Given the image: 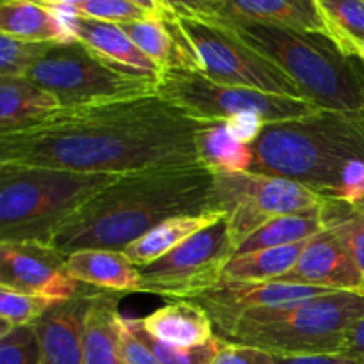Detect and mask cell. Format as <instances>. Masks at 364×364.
Returning a JSON list of instances; mask_svg holds the SVG:
<instances>
[{
  "instance_id": "1",
  "label": "cell",
  "mask_w": 364,
  "mask_h": 364,
  "mask_svg": "<svg viewBox=\"0 0 364 364\" xmlns=\"http://www.w3.org/2000/svg\"><path fill=\"white\" fill-rule=\"evenodd\" d=\"M196 119L156 95L82 109H60L43 123L0 135V166H36L95 174L201 167Z\"/></svg>"
},
{
  "instance_id": "2",
  "label": "cell",
  "mask_w": 364,
  "mask_h": 364,
  "mask_svg": "<svg viewBox=\"0 0 364 364\" xmlns=\"http://www.w3.org/2000/svg\"><path fill=\"white\" fill-rule=\"evenodd\" d=\"M213 174L203 167L123 174L66 220L50 240L64 256L124 251L164 220L212 212Z\"/></svg>"
},
{
  "instance_id": "3",
  "label": "cell",
  "mask_w": 364,
  "mask_h": 364,
  "mask_svg": "<svg viewBox=\"0 0 364 364\" xmlns=\"http://www.w3.org/2000/svg\"><path fill=\"white\" fill-rule=\"evenodd\" d=\"M251 151V173L284 178L348 205L364 198V112L318 110L265 124Z\"/></svg>"
},
{
  "instance_id": "4",
  "label": "cell",
  "mask_w": 364,
  "mask_h": 364,
  "mask_svg": "<svg viewBox=\"0 0 364 364\" xmlns=\"http://www.w3.org/2000/svg\"><path fill=\"white\" fill-rule=\"evenodd\" d=\"M228 27L276 64L320 110L364 112V64L347 55L327 34L262 23Z\"/></svg>"
},
{
  "instance_id": "5",
  "label": "cell",
  "mask_w": 364,
  "mask_h": 364,
  "mask_svg": "<svg viewBox=\"0 0 364 364\" xmlns=\"http://www.w3.org/2000/svg\"><path fill=\"white\" fill-rule=\"evenodd\" d=\"M123 174L0 166V242L48 244L55 231Z\"/></svg>"
},
{
  "instance_id": "6",
  "label": "cell",
  "mask_w": 364,
  "mask_h": 364,
  "mask_svg": "<svg viewBox=\"0 0 364 364\" xmlns=\"http://www.w3.org/2000/svg\"><path fill=\"white\" fill-rule=\"evenodd\" d=\"M363 315L364 294L336 291L245 313L226 340L272 355L338 354L348 329Z\"/></svg>"
},
{
  "instance_id": "7",
  "label": "cell",
  "mask_w": 364,
  "mask_h": 364,
  "mask_svg": "<svg viewBox=\"0 0 364 364\" xmlns=\"http://www.w3.org/2000/svg\"><path fill=\"white\" fill-rule=\"evenodd\" d=\"M27 78L48 91L60 109H82L156 95V82L112 70L78 39L52 46L28 71Z\"/></svg>"
},
{
  "instance_id": "8",
  "label": "cell",
  "mask_w": 364,
  "mask_h": 364,
  "mask_svg": "<svg viewBox=\"0 0 364 364\" xmlns=\"http://www.w3.org/2000/svg\"><path fill=\"white\" fill-rule=\"evenodd\" d=\"M155 92L164 102L188 116L213 123H224L242 114H256L265 124H270L297 119L320 110L306 100L217 84L203 73L187 70L162 71L156 78Z\"/></svg>"
},
{
  "instance_id": "9",
  "label": "cell",
  "mask_w": 364,
  "mask_h": 364,
  "mask_svg": "<svg viewBox=\"0 0 364 364\" xmlns=\"http://www.w3.org/2000/svg\"><path fill=\"white\" fill-rule=\"evenodd\" d=\"M173 11L201 60V73L210 80L231 87L306 100L297 85L276 64L242 41L233 28L174 7Z\"/></svg>"
},
{
  "instance_id": "10",
  "label": "cell",
  "mask_w": 364,
  "mask_h": 364,
  "mask_svg": "<svg viewBox=\"0 0 364 364\" xmlns=\"http://www.w3.org/2000/svg\"><path fill=\"white\" fill-rule=\"evenodd\" d=\"M326 198L304 185L259 173L213 174L210 210L220 213L238 247L277 217L322 208Z\"/></svg>"
},
{
  "instance_id": "11",
  "label": "cell",
  "mask_w": 364,
  "mask_h": 364,
  "mask_svg": "<svg viewBox=\"0 0 364 364\" xmlns=\"http://www.w3.org/2000/svg\"><path fill=\"white\" fill-rule=\"evenodd\" d=\"M237 255L226 219L199 231L176 249L141 267L142 294L160 297L191 299L223 281L228 263Z\"/></svg>"
},
{
  "instance_id": "12",
  "label": "cell",
  "mask_w": 364,
  "mask_h": 364,
  "mask_svg": "<svg viewBox=\"0 0 364 364\" xmlns=\"http://www.w3.org/2000/svg\"><path fill=\"white\" fill-rule=\"evenodd\" d=\"M0 288L59 304L71 301L87 287L68 274L66 256L52 245L0 242Z\"/></svg>"
},
{
  "instance_id": "13",
  "label": "cell",
  "mask_w": 364,
  "mask_h": 364,
  "mask_svg": "<svg viewBox=\"0 0 364 364\" xmlns=\"http://www.w3.org/2000/svg\"><path fill=\"white\" fill-rule=\"evenodd\" d=\"M327 294H336V291L304 287V284L277 283V281H269V283L220 281L213 288L194 295L188 301L198 302L208 313L213 326H215L217 336L226 340L245 313L308 301V299H315Z\"/></svg>"
},
{
  "instance_id": "14",
  "label": "cell",
  "mask_w": 364,
  "mask_h": 364,
  "mask_svg": "<svg viewBox=\"0 0 364 364\" xmlns=\"http://www.w3.org/2000/svg\"><path fill=\"white\" fill-rule=\"evenodd\" d=\"M171 6L226 25H277L327 34L326 20L316 0H196L171 2Z\"/></svg>"
},
{
  "instance_id": "15",
  "label": "cell",
  "mask_w": 364,
  "mask_h": 364,
  "mask_svg": "<svg viewBox=\"0 0 364 364\" xmlns=\"http://www.w3.org/2000/svg\"><path fill=\"white\" fill-rule=\"evenodd\" d=\"M277 283L304 284L345 294H364L361 270L343 244L329 230L308 240L297 265Z\"/></svg>"
},
{
  "instance_id": "16",
  "label": "cell",
  "mask_w": 364,
  "mask_h": 364,
  "mask_svg": "<svg viewBox=\"0 0 364 364\" xmlns=\"http://www.w3.org/2000/svg\"><path fill=\"white\" fill-rule=\"evenodd\" d=\"M77 18L68 0H4L0 4V34L25 41L64 45L77 39Z\"/></svg>"
},
{
  "instance_id": "17",
  "label": "cell",
  "mask_w": 364,
  "mask_h": 364,
  "mask_svg": "<svg viewBox=\"0 0 364 364\" xmlns=\"http://www.w3.org/2000/svg\"><path fill=\"white\" fill-rule=\"evenodd\" d=\"M96 291L87 287L71 301L53 304L32 323L38 334L41 364H82L85 318Z\"/></svg>"
},
{
  "instance_id": "18",
  "label": "cell",
  "mask_w": 364,
  "mask_h": 364,
  "mask_svg": "<svg viewBox=\"0 0 364 364\" xmlns=\"http://www.w3.org/2000/svg\"><path fill=\"white\" fill-rule=\"evenodd\" d=\"M169 4V2H167ZM128 38L162 71L187 70L201 73V60L181 31L178 16L169 4V13L162 18L119 25Z\"/></svg>"
},
{
  "instance_id": "19",
  "label": "cell",
  "mask_w": 364,
  "mask_h": 364,
  "mask_svg": "<svg viewBox=\"0 0 364 364\" xmlns=\"http://www.w3.org/2000/svg\"><path fill=\"white\" fill-rule=\"evenodd\" d=\"M75 36L96 59L112 70L153 82H156L162 73V70L135 46L119 25L78 16L75 21Z\"/></svg>"
},
{
  "instance_id": "20",
  "label": "cell",
  "mask_w": 364,
  "mask_h": 364,
  "mask_svg": "<svg viewBox=\"0 0 364 364\" xmlns=\"http://www.w3.org/2000/svg\"><path fill=\"white\" fill-rule=\"evenodd\" d=\"M66 270L77 283L114 294H142L141 270L123 251L87 249L66 256Z\"/></svg>"
},
{
  "instance_id": "21",
  "label": "cell",
  "mask_w": 364,
  "mask_h": 364,
  "mask_svg": "<svg viewBox=\"0 0 364 364\" xmlns=\"http://www.w3.org/2000/svg\"><path fill=\"white\" fill-rule=\"evenodd\" d=\"M155 340L178 348H194L215 338V326L208 313L194 301L178 299L139 318Z\"/></svg>"
},
{
  "instance_id": "22",
  "label": "cell",
  "mask_w": 364,
  "mask_h": 364,
  "mask_svg": "<svg viewBox=\"0 0 364 364\" xmlns=\"http://www.w3.org/2000/svg\"><path fill=\"white\" fill-rule=\"evenodd\" d=\"M59 110V102L31 78L0 77V135L28 130Z\"/></svg>"
},
{
  "instance_id": "23",
  "label": "cell",
  "mask_w": 364,
  "mask_h": 364,
  "mask_svg": "<svg viewBox=\"0 0 364 364\" xmlns=\"http://www.w3.org/2000/svg\"><path fill=\"white\" fill-rule=\"evenodd\" d=\"M123 294L98 290L91 299L84 329L82 364H127L119 343Z\"/></svg>"
},
{
  "instance_id": "24",
  "label": "cell",
  "mask_w": 364,
  "mask_h": 364,
  "mask_svg": "<svg viewBox=\"0 0 364 364\" xmlns=\"http://www.w3.org/2000/svg\"><path fill=\"white\" fill-rule=\"evenodd\" d=\"M224 219V215L217 212H205L196 213V215H176L171 219L164 220L159 226L153 228L149 233L139 238L132 245L124 249V255L130 258V262L135 267H146L151 265L156 259L164 258L169 255L173 249L183 244L191 237H194L199 231L206 230V228L213 226Z\"/></svg>"
},
{
  "instance_id": "25",
  "label": "cell",
  "mask_w": 364,
  "mask_h": 364,
  "mask_svg": "<svg viewBox=\"0 0 364 364\" xmlns=\"http://www.w3.org/2000/svg\"><path fill=\"white\" fill-rule=\"evenodd\" d=\"M308 240L287 247L265 249L235 256L224 270L223 281L231 283H269L287 276L301 258Z\"/></svg>"
},
{
  "instance_id": "26",
  "label": "cell",
  "mask_w": 364,
  "mask_h": 364,
  "mask_svg": "<svg viewBox=\"0 0 364 364\" xmlns=\"http://www.w3.org/2000/svg\"><path fill=\"white\" fill-rule=\"evenodd\" d=\"M322 208L294 213V215L277 217V219L270 220L265 226L259 228L258 231H255L247 240L242 242L235 256L265 251V249L274 247H287V245L311 240L320 231L326 230L322 220Z\"/></svg>"
},
{
  "instance_id": "27",
  "label": "cell",
  "mask_w": 364,
  "mask_h": 364,
  "mask_svg": "<svg viewBox=\"0 0 364 364\" xmlns=\"http://www.w3.org/2000/svg\"><path fill=\"white\" fill-rule=\"evenodd\" d=\"M198 151L201 167L212 174H237L251 171V146L240 144L228 132L224 123H210L198 135Z\"/></svg>"
},
{
  "instance_id": "28",
  "label": "cell",
  "mask_w": 364,
  "mask_h": 364,
  "mask_svg": "<svg viewBox=\"0 0 364 364\" xmlns=\"http://www.w3.org/2000/svg\"><path fill=\"white\" fill-rule=\"evenodd\" d=\"M77 16L124 25L155 20L169 13V4L156 0H68Z\"/></svg>"
},
{
  "instance_id": "29",
  "label": "cell",
  "mask_w": 364,
  "mask_h": 364,
  "mask_svg": "<svg viewBox=\"0 0 364 364\" xmlns=\"http://www.w3.org/2000/svg\"><path fill=\"white\" fill-rule=\"evenodd\" d=\"M327 25V36L348 55L364 46V0H316Z\"/></svg>"
},
{
  "instance_id": "30",
  "label": "cell",
  "mask_w": 364,
  "mask_h": 364,
  "mask_svg": "<svg viewBox=\"0 0 364 364\" xmlns=\"http://www.w3.org/2000/svg\"><path fill=\"white\" fill-rule=\"evenodd\" d=\"M323 228L347 247L364 279V213L354 205L326 199L322 208Z\"/></svg>"
},
{
  "instance_id": "31",
  "label": "cell",
  "mask_w": 364,
  "mask_h": 364,
  "mask_svg": "<svg viewBox=\"0 0 364 364\" xmlns=\"http://www.w3.org/2000/svg\"><path fill=\"white\" fill-rule=\"evenodd\" d=\"M127 326L135 334V338L148 347V350L155 355L160 364H212L226 341L215 334V338H212L205 345L194 348H178L155 340L151 334L146 333L139 318H127Z\"/></svg>"
},
{
  "instance_id": "32",
  "label": "cell",
  "mask_w": 364,
  "mask_h": 364,
  "mask_svg": "<svg viewBox=\"0 0 364 364\" xmlns=\"http://www.w3.org/2000/svg\"><path fill=\"white\" fill-rule=\"evenodd\" d=\"M52 306L46 299L0 288V336L16 327L32 326Z\"/></svg>"
},
{
  "instance_id": "33",
  "label": "cell",
  "mask_w": 364,
  "mask_h": 364,
  "mask_svg": "<svg viewBox=\"0 0 364 364\" xmlns=\"http://www.w3.org/2000/svg\"><path fill=\"white\" fill-rule=\"evenodd\" d=\"M52 46L55 45L0 34V77H27Z\"/></svg>"
},
{
  "instance_id": "34",
  "label": "cell",
  "mask_w": 364,
  "mask_h": 364,
  "mask_svg": "<svg viewBox=\"0 0 364 364\" xmlns=\"http://www.w3.org/2000/svg\"><path fill=\"white\" fill-rule=\"evenodd\" d=\"M0 364H41L34 326L16 327L0 336Z\"/></svg>"
},
{
  "instance_id": "35",
  "label": "cell",
  "mask_w": 364,
  "mask_h": 364,
  "mask_svg": "<svg viewBox=\"0 0 364 364\" xmlns=\"http://www.w3.org/2000/svg\"><path fill=\"white\" fill-rule=\"evenodd\" d=\"M212 364H276V355L258 347L226 340Z\"/></svg>"
},
{
  "instance_id": "36",
  "label": "cell",
  "mask_w": 364,
  "mask_h": 364,
  "mask_svg": "<svg viewBox=\"0 0 364 364\" xmlns=\"http://www.w3.org/2000/svg\"><path fill=\"white\" fill-rule=\"evenodd\" d=\"M228 132L237 139L240 144L252 146L258 137L262 135L263 128H265V121L256 114H242V116H235L231 119L224 121Z\"/></svg>"
},
{
  "instance_id": "37",
  "label": "cell",
  "mask_w": 364,
  "mask_h": 364,
  "mask_svg": "<svg viewBox=\"0 0 364 364\" xmlns=\"http://www.w3.org/2000/svg\"><path fill=\"white\" fill-rule=\"evenodd\" d=\"M119 343H121V352H123L124 363L127 364H160L156 361L155 355L148 350L146 345H142L141 341L135 338V334L128 329L127 318H121V327H119Z\"/></svg>"
},
{
  "instance_id": "38",
  "label": "cell",
  "mask_w": 364,
  "mask_h": 364,
  "mask_svg": "<svg viewBox=\"0 0 364 364\" xmlns=\"http://www.w3.org/2000/svg\"><path fill=\"white\" fill-rule=\"evenodd\" d=\"M276 364H364L361 359L347 354H311V355H276Z\"/></svg>"
},
{
  "instance_id": "39",
  "label": "cell",
  "mask_w": 364,
  "mask_h": 364,
  "mask_svg": "<svg viewBox=\"0 0 364 364\" xmlns=\"http://www.w3.org/2000/svg\"><path fill=\"white\" fill-rule=\"evenodd\" d=\"M341 354L352 355L364 363V315L348 329Z\"/></svg>"
},
{
  "instance_id": "40",
  "label": "cell",
  "mask_w": 364,
  "mask_h": 364,
  "mask_svg": "<svg viewBox=\"0 0 364 364\" xmlns=\"http://www.w3.org/2000/svg\"><path fill=\"white\" fill-rule=\"evenodd\" d=\"M348 55L358 57V59L364 64V46H352V48L348 50Z\"/></svg>"
},
{
  "instance_id": "41",
  "label": "cell",
  "mask_w": 364,
  "mask_h": 364,
  "mask_svg": "<svg viewBox=\"0 0 364 364\" xmlns=\"http://www.w3.org/2000/svg\"><path fill=\"white\" fill-rule=\"evenodd\" d=\"M355 208H358L359 210V212H361V213H364V198L361 199V201H358V203H355Z\"/></svg>"
}]
</instances>
